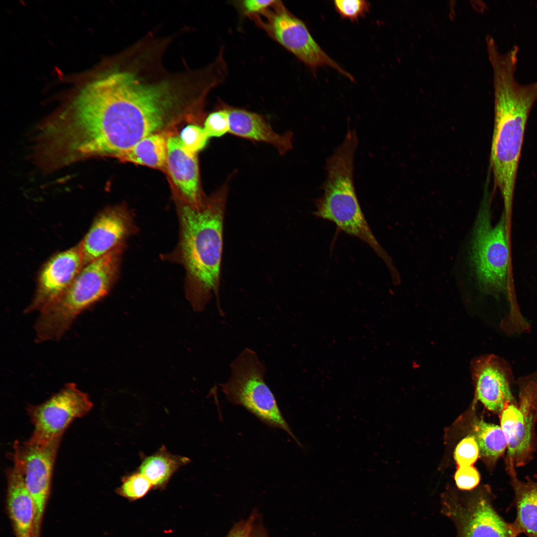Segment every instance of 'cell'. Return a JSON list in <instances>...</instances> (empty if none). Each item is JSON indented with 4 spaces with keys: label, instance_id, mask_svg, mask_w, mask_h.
<instances>
[{
    "label": "cell",
    "instance_id": "cell-1",
    "mask_svg": "<svg viewBox=\"0 0 537 537\" xmlns=\"http://www.w3.org/2000/svg\"><path fill=\"white\" fill-rule=\"evenodd\" d=\"M168 82L147 83L128 71H114L81 90L63 116L69 150L82 161L117 158L143 138L169 133L191 117L192 107Z\"/></svg>",
    "mask_w": 537,
    "mask_h": 537
},
{
    "label": "cell",
    "instance_id": "cell-2",
    "mask_svg": "<svg viewBox=\"0 0 537 537\" xmlns=\"http://www.w3.org/2000/svg\"><path fill=\"white\" fill-rule=\"evenodd\" d=\"M228 192L225 183L198 206L181 203L179 209L178 256L186 273L185 294L196 312L219 295L223 224Z\"/></svg>",
    "mask_w": 537,
    "mask_h": 537
},
{
    "label": "cell",
    "instance_id": "cell-3",
    "mask_svg": "<svg viewBox=\"0 0 537 537\" xmlns=\"http://www.w3.org/2000/svg\"><path fill=\"white\" fill-rule=\"evenodd\" d=\"M517 63L503 59L493 66L494 125L489 169L502 195L504 212L511 214L516 180L527 120L537 100V81L515 78Z\"/></svg>",
    "mask_w": 537,
    "mask_h": 537
},
{
    "label": "cell",
    "instance_id": "cell-4",
    "mask_svg": "<svg viewBox=\"0 0 537 537\" xmlns=\"http://www.w3.org/2000/svg\"><path fill=\"white\" fill-rule=\"evenodd\" d=\"M358 145L356 132L349 129L342 143L327 159L323 192L316 200L314 215L333 222L339 230L366 243L393 271L395 268L392 260L372 233L356 194L354 171Z\"/></svg>",
    "mask_w": 537,
    "mask_h": 537
},
{
    "label": "cell",
    "instance_id": "cell-5",
    "mask_svg": "<svg viewBox=\"0 0 537 537\" xmlns=\"http://www.w3.org/2000/svg\"><path fill=\"white\" fill-rule=\"evenodd\" d=\"M124 243L85 266L67 289L39 312L37 342L60 339L79 314L108 294L118 275Z\"/></svg>",
    "mask_w": 537,
    "mask_h": 537
},
{
    "label": "cell",
    "instance_id": "cell-6",
    "mask_svg": "<svg viewBox=\"0 0 537 537\" xmlns=\"http://www.w3.org/2000/svg\"><path fill=\"white\" fill-rule=\"evenodd\" d=\"M488 172L472 232L470 262L477 284L484 292L498 296L508 291L509 225L504 211L491 224L492 192Z\"/></svg>",
    "mask_w": 537,
    "mask_h": 537
},
{
    "label": "cell",
    "instance_id": "cell-7",
    "mask_svg": "<svg viewBox=\"0 0 537 537\" xmlns=\"http://www.w3.org/2000/svg\"><path fill=\"white\" fill-rule=\"evenodd\" d=\"M229 378L220 384L228 401L241 406L270 427L286 432L300 447L265 381L266 367L253 350L246 348L231 363Z\"/></svg>",
    "mask_w": 537,
    "mask_h": 537
},
{
    "label": "cell",
    "instance_id": "cell-8",
    "mask_svg": "<svg viewBox=\"0 0 537 537\" xmlns=\"http://www.w3.org/2000/svg\"><path fill=\"white\" fill-rule=\"evenodd\" d=\"M273 40L293 54L313 71L329 66L351 81L352 75L344 70L321 48L305 24L290 12L280 0L262 14L250 17Z\"/></svg>",
    "mask_w": 537,
    "mask_h": 537
},
{
    "label": "cell",
    "instance_id": "cell-9",
    "mask_svg": "<svg viewBox=\"0 0 537 537\" xmlns=\"http://www.w3.org/2000/svg\"><path fill=\"white\" fill-rule=\"evenodd\" d=\"M493 497L486 488L463 496L447 493L442 497L440 512L453 523L455 537H515L495 510Z\"/></svg>",
    "mask_w": 537,
    "mask_h": 537
},
{
    "label": "cell",
    "instance_id": "cell-10",
    "mask_svg": "<svg viewBox=\"0 0 537 537\" xmlns=\"http://www.w3.org/2000/svg\"><path fill=\"white\" fill-rule=\"evenodd\" d=\"M92 407L88 394L74 383L67 384L47 401L28 407L34 430L27 442L44 445L62 437L75 419L87 414Z\"/></svg>",
    "mask_w": 537,
    "mask_h": 537
},
{
    "label": "cell",
    "instance_id": "cell-11",
    "mask_svg": "<svg viewBox=\"0 0 537 537\" xmlns=\"http://www.w3.org/2000/svg\"><path fill=\"white\" fill-rule=\"evenodd\" d=\"M61 437L44 445L27 441L14 444V453L21 465L25 483L34 506V537H41V530L50 494L53 467Z\"/></svg>",
    "mask_w": 537,
    "mask_h": 537
},
{
    "label": "cell",
    "instance_id": "cell-12",
    "mask_svg": "<svg viewBox=\"0 0 537 537\" xmlns=\"http://www.w3.org/2000/svg\"><path fill=\"white\" fill-rule=\"evenodd\" d=\"M500 416V427L507 442L505 465L509 473L526 465L533 459L537 446V416L528 396L521 388L519 402L506 404Z\"/></svg>",
    "mask_w": 537,
    "mask_h": 537
},
{
    "label": "cell",
    "instance_id": "cell-13",
    "mask_svg": "<svg viewBox=\"0 0 537 537\" xmlns=\"http://www.w3.org/2000/svg\"><path fill=\"white\" fill-rule=\"evenodd\" d=\"M84 267L79 243L51 257L41 268L32 301L25 313L40 312L60 296Z\"/></svg>",
    "mask_w": 537,
    "mask_h": 537
},
{
    "label": "cell",
    "instance_id": "cell-14",
    "mask_svg": "<svg viewBox=\"0 0 537 537\" xmlns=\"http://www.w3.org/2000/svg\"><path fill=\"white\" fill-rule=\"evenodd\" d=\"M136 230L131 212L123 205L101 211L79 242L84 266L110 251Z\"/></svg>",
    "mask_w": 537,
    "mask_h": 537
},
{
    "label": "cell",
    "instance_id": "cell-15",
    "mask_svg": "<svg viewBox=\"0 0 537 537\" xmlns=\"http://www.w3.org/2000/svg\"><path fill=\"white\" fill-rule=\"evenodd\" d=\"M476 398L489 411L500 414L508 403H517L511 390L513 374L508 363L494 355L481 356L472 365Z\"/></svg>",
    "mask_w": 537,
    "mask_h": 537
},
{
    "label": "cell",
    "instance_id": "cell-16",
    "mask_svg": "<svg viewBox=\"0 0 537 537\" xmlns=\"http://www.w3.org/2000/svg\"><path fill=\"white\" fill-rule=\"evenodd\" d=\"M166 169L181 203L198 206L203 203L206 197L200 186L196 154L188 151L179 138L173 135L168 139Z\"/></svg>",
    "mask_w": 537,
    "mask_h": 537
},
{
    "label": "cell",
    "instance_id": "cell-17",
    "mask_svg": "<svg viewBox=\"0 0 537 537\" xmlns=\"http://www.w3.org/2000/svg\"><path fill=\"white\" fill-rule=\"evenodd\" d=\"M13 464L7 471V507L16 537H35L34 506L26 486L21 463L13 453Z\"/></svg>",
    "mask_w": 537,
    "mask_h": 537
},
{
    "label": "cell",
    "instance_id": "cell-18",
    "mask_svg": "<svg viewBox=\"0 0 537 537\" xmlns=\"http://www.w3.org/2000/svg\"><path fill=\"white\" fill-rule=\"evenodd\" d=\"M229 119L230 133L251 140L263 142L274 146L280 155L292 148L293 134L274 131L261 115L225 103Z\"/></svg>",
    "mask_w": 537,
    "mask_h": 537
},
{
    "label": "cell",
    "instance_id": "cell-19",
    "mask_svg": "<svg viewBox=\"0 0 537 537\" xmlns=\"http://www.w3.org/2000/svg\"><path fill=\"white\" fill-rule=\"evenodd\" d=\"M514 493V505L517 511L515 521L509 523L515 537L524 534L527 537H537V482L530 477L521 480L516 471L508 474Z\"/></svg>",
    "mask_w": 537,
    "mask_h": 537
},
{
    "label": "cell",
    "instance_id": "cell-20",
    "mask_svg": "<svg viewBox=\"0 0 537 537\" xmlns=\"http://www.w3.org/2000/svg\"><path fill=\"white\" fill-rule=\"evenodd\" d=\"M190 462L189 458L173 454L162 446L155 453L144 457L136 471L147 478L153 489H163L176 471Z\"/></svg>",
    "mask_w": 537,
    "mask_h": 537
},
{
    "label": "cell",
    "instance_id": "cell-21",
    "mask_svg": "<svg viewBox=\"0 0 537 537\" xmlns=\"http://www.w3.org/2000/svg\"><path fill=\"white\" fill-rule=\"evenodd\" d=\"M171 133L148 136L116 158L123 162L164 170L166 168L168 139Z\"/></svg>",
    "mask_w": 537,
    "mask_h": 537
},
{
    "label": "cell",
    "instance_id": "cell-22",
    "mask_svg": "<svg viewBox=\"0 0 537 537\" xmlns=\"http://www.w3.org/2000/svg\"><path fill=\"white\" fill-rule=\"evenodd\" d=\"M474 435L479 450V456L490 466L495 464L507 449V442L500 426L476 420L473 425Z\"/></svg>",
    "mask_w": 537,
    "mask_h": 537
},
{
    "label": "cell",
    "instance_id": "cell-23",
    "mask_svg": "<svg viewBox=\"0 0 537 537\" xmlns=\"http://www.w3.org/2000/svg\"><path fill=\"white\" fill-rule=\"evenodd\" d=\"M121 482L116 493L131 501L143 497L153 488L147 478L137 471L123 477Z\"/></svg>",
    "mask_w": 537,
    "mask_h": 537
},
{
    "label": "cell",
    "instance_id": "cell-24",
    "mask_svg": "<svg viewBox=\"0 0 537 537\" xmlns=\"http://www.w3.org/2000/svg\"><path fill=\"white\" fill-rule=\"evenodd\" d=\"M203 128L209 138L219 137L229 132L228 113L224 103H219L218 108L206 117Z\"/></svg>",
    "mask_w": 537,
    "mask_h": 537
},
{
    "label": "cell",
    "instance_id": "cell-25",
    "mask_svg": "<svg viewBox=\"0 0 537 537\" xmlns=\"http://www.w3.org/2000/svg\"><path fill=\"white\" fill-rule=\"evenodd\" d=\"M179 138L183 147L194 154L206 146L209 139L204 128L196 124H189L183 128Z\"/></svg>",
    "mask_w": 537,
    "mask_h": 537
},
{
    "label": "cell",
    "instance_id": "cell-26",
    "mask_svg": "<svg viewBox=\"0 0 537 537\" xmlns=\"http://www.w3.org/2000/svg\"><path fill=\"white\" fill-rule=\"evenodd\" d=\"M335 9L344 18L356 21L369 11L370 3L364 0H335Z\"/></svg>",
    "mask_w": 537,
    "mask_h": 537
},
{
    "label": "cell",
    "instance_id": "cell-27",
    "mask_svg": "<svg viewBox=\"0 0 537 537\" xmlns=\"http://www.w3.org/2000/svg\"><path fill=\"white\" fill-rule=\"evenodd\" d=\"M479 456V448L473 435L463 438L457 444L454 452V458L458 466L472 465Z\"/></svg>",
    "mask_w": 537,
    "mask_h": 537
},
{
    "label": "cell",
    "instance_id": "cell-28",
    "mask_svg": "<svg viewBox=\"0 0 537 537\" xmlns=\"http://www.w3.org/2000/svg\"><path fill=\"white\" fill-rule=\"evenodd\" d=\"M457 488L462 490H471L479 483L480 474L472 465L458 466L454 475Z\"/></svg>",
    "mask_w": 537,
    "mask_h": 537
},
{
    "label": "cell",
    "instance_id": "cell-29",
    "mask_svg": "<svg viewBox=\"0 0 537 537\" xmlns=\"http://www.w3.org/2000/svg\"><path fill=\"white\" fill-rule=\"evenodd\" d=\"M275 0H245L238 1L242 12L249 18L262 14L270 7Z\"/></svg>",
    "mask_w": 537,
    "mask_h": 537
},
{
    "label": "cell",
    "instance_id": "cell-30",
    "mask_svg": "<svg viewBox=\"0 0 537 537\" xmlns=\"http://www.w3.org/2000/svg\"><path fill=\"white\" fill-rule=\"evenodd\" d=\"M518 382L519 388L528 396L537 416V371L521 378Z\"/></svg>",
    "mask_w": 537,
    "mask_h": 537
},
{
    "label": "cell",
    "instance_id": "cell-31",
    "mask_svg": "<svg viewBox=\"0 0 537 537\" xmlns=\"http://www.w3.org/2000/svg\"><path fill=\"white\" fill-rule=\"evenodd\" d=\"M255 516L252 515L246 521L240 522L231 530L227 537H251Z\"/></svg>",
    "mask_w": 537,
    "mask_h": 537
},
{
    "label": "cell",
    "instance_id": "cell-32",
    "mask_svg": "<svg viewBox=\"0 0 537 537\" xmlns=\"http://www.w3.org/2000/svg\"><path fill=\"white\" fill-rule=\"evenodd\" d=\"M535 478L537 480V474L535 475Z\"/></svg>",
    "mask_w": 537,
    "mask_h": 537
}]
</instances>
